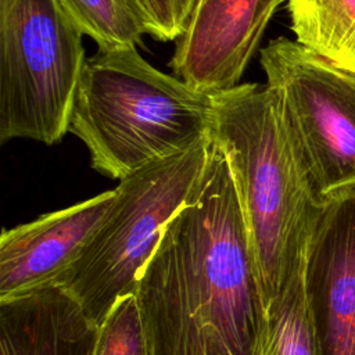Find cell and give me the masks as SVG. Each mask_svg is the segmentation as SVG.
I'll return each mask as SVG.
<instances>
[{
  "label": "cell",
  "mask_w": 355,
  "mask_h": 355,
  "mask_svg": "<svg viewBox=\"0 0 355 355\" xmlns=\"http://www.w3.org/2000/svg\"><path fill=\"white\" fill-rule=\"evenodd\" d=\"M211 140V139H209ZM148 355H252L266 319L230 166L211 140L137 287Z\"/></svg>",
  "instance_id": "cell-1"
},
{
  "label": "cell",
  "mask_w": 355,
  "mask_h": 355,
  "mask_svg": "<svg viewBox=\"0 0 355 355\" xmlns=\"http://www.w3.org/2000/svg\"><path fill=\"white\" fill-rule=\"evenodd\" d=\"M209 139L230 166L268 311L306 251L320 198L266 83H240L214 96Z\"/></svg>",
  "instance_id": "cell-2"
},
{
  "label": "cell",
  "mask_w": 355,
  "mask_h": 355,
  "mask_svg": "<svg viewBox=\"0 0 355 355\" xmlns=\"http://www.w3.org/2000/svg\"><path fill=\"white\" fill-rule=\"evenodd\" d=\"M212 116L214 96L121 47L86 58L68 132L86 146L93 169L121 180L208 137Z\"/></svg>",
  "instance_id": "cell-3"
},
{
  "label": "cell",
  "mask_w": 355,
  "mask_h": 355,
  "mask_svg": "<svg viewBox=\"0 0 355 355\" xmlns=\"http://www.w3.org/2000/svg\"><path fill=\"white\" fill-rule=\"evenodd\" d=\"M209 146L208 136L119 180L105 219L58 284L94 326L119 300L137 294L165 227L204 171Z\"/></svg>",
  "instance_id": "cell-4"
},
{
  "label": "cell",
  "mask_w": 355,
  "mask_h": 355,
  "mask_svg": "<svg viewBox=\"0 0 355 355\" xmlns=\"http://www.w3.org/2000/svg\"><path fill=\"white\" fill-rule=\"evenodd\" d=\"M82 37L58 0H0V143L61 141L86 62Z\"/></svg>",
  "instance_id": "cell-5"
},
{
  "label": "cell",
  "mask_w": 355,
  "mask_h": 355,
  "mask_svg": "<svg viewBox=\"0 0 355 355\" xmlns=\"http://www.w3.org/2000/svg\"><path fill=\"white\" fill-rule=\"evenodd\" d=\"M259 62L319 198L354 183L355 73L287 37L270 40Z\"/></svg>",
  "instance_id": "cell-6"
},
{
  "label": "cell",
  "mask_w": 355,
  "mask_h": 355,
  "mask_svg": "<svg viewBox=\"0 0 355 355\" xmlns=\"http://www.w3.org/2000/svg\"><path fill=\"white\" fill-rule=\"evenodd\" d=\"M305 288L320 355H355V182L320 197Z\"/></svg>",
  "instance_id": "cell-7"
},
{
  "label": "cell",
  "mask_w": 355,
  "mask_h": 355,
  "mask_svg": "<svg viewBox=\"0 0 355 355\" xmlns=\"http://www.w3.org/2000/svg\"><path fill=\"white\" fill-rule=\"evenodd\" d=\"M284 0H198L176 39L169 67L191 89L216 96L239 86Z\"/></svg>",
  "instance_id": "cell-8"
},
{
  "label": "cell",
  "mask_w": 355,
  "mask_h": 355,
  "mask_svg": "<svg viewBox=\"0 0 355 355\" xmlns=\"http://www.w3.org/2000/svg\"><path fill=\"white\" fill-rule=\"evenodd\" d=\"M114 200L115 189L3 229L0 302L58 287L105 219Z\"/></svg>",
  "instance_id": "cell-9"
},
{
  "label": "cell",
  "mask_w": 355,
  "mask_h": 355,
  "mask_svg": "<svg viewBox=\"0 0 355 355\" xmlns=\"http://www.w3.org/2000/svg\"><path fill=\"white\" fill-rule=\"evenodd\" d=\"M97 331L60 287L0 302V355H94Z\"/></svg>",
  "instance_id": "cell-10"
},
{
  "label": "cell",
  "mask_w": 355,
  "mask_h": 355,
  "mask_svg": "<svg viewBox=\"0 0 355 355\" xmlns=\"http://www.w3.org/2000/svg\"><path fill=\"white\" fill-rule=\"evenodd\" d=\"M295 40L355 73V0H286Z\"/></svg>",
  "instance_id": "cell-11"
},
{
  "label": "cell",
  "mask_w": 355,
  "mask_h": 355,
  "mask_svg": "<svg viewBox=\"0 0 355 355\" xmlns=\"http://www.w3.org/2000/svg\"><path fill=\"white\" fill-rule=\"evenodd\" d=\"M305 259L306 251L266 311L252 355H320L305 288Z\"/></svg>",
  "instance_id": "cell-12"
},
{
  "label": "cell",
  "mask_w": 355,
  "mask_h": 355,
  "mask_svg": "<svg viewBox=\"0 0 355 355\" xmlns=\"http://www.w3.org/2000/svg\"><path fill=\"white\" fill-rule=\"evenodd\" d=\"M98 50L136 47L146 29L128 0H58Z\"/></svg>",
  "instance_id": "cell-13"
},
{
  "label": "cell",
  "mask_w": 355,
  "mask_h": 355,
  "mask_svg": "<svg viewBox=\"0 0 355 355\" xmlns=\"http://www.w3.org/2000/svg\"><path fill=\"white\" fill-rule=\"evenodd\" d=\"M94 355H148L137 295L119 300L98 326Z\"/></svg>",
  "instance_id": "cell-14"
},
{
  "label": "cell",
  "mask_w": 355,
  "mask_h": 355,
  "mask_svg": "<svg viewBox=\"0 0 355 355\" xmlns=\"http://www.w3.org/2000/svg\"><path fill=\"white\" fill-rule=\"evenodd\" d=\"M146 33L161 42L176 40L184 31L194 0H128Z\"/></svg>",
  "instance_id": "cell-15"
},
{
  "label": "cell",
  "mask_w": 355,
  "mask_h": 355,
  "mask_svg": "<svg viewBox=\"0 0 355 355\" xmlns=\"http://www.w3.org/2000/svg\"><path fill=\"white\" fill-rule=\"evenodd\" d=\"M196 1H198V0H194V3H196Z\"/></svg>",
  "instance_id": "cell-16"
}]
</instances>
